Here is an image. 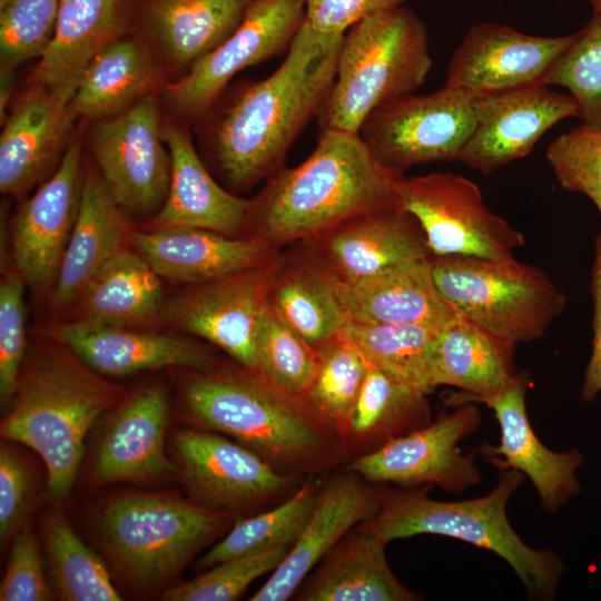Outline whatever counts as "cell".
I'll use <instances>...</instances> for the list:
<instances>
[{
	"instance_id": "816d5d0a",
	"label": "cell",
	"mask_w": 601,
	"mask_h": 601,
	"mask_svg": "<svg viewBox=\"0 0 601 601\" xmlns=\"http://www.w3.org/2000/svg\"><path fill=\"white\" fill-rule=\"evenodd\" d=\"M0 75H1L0 110H1V118H2L8 100H9V96L12 90V86H13V72L0 73Z\"/></svg>"
},
{
	"instance_id": "7a4b0ae2",
	"label": "cell",
	"mask_w": 601,
	"mask_h": 601,
	"mask_svg": "<svg viewBox=\"0 0 601 601\" xmlns=\"http://www.w3.org/2000/svg\"><path fill=\"white\" fill-rule=\"evenodd\" d=\"M402 177L358 132L322 129L313 152L267 178L250 200L248 235L276 249L308 240L354 216L397 206Z\"/></svg>"
},
{
	"instance_id": "60d3db41",
	"label": "cell",
	"mask_w": 601,
	"mask_h": 601,
	"mask_svg": "<svg viewBox=\"0 0 601 601\" xmlns=\"http://www.w3.org/2000/svg\"><path fill=\"white\" fill-rule=\"evenodd\" d=\"M316 365L315 347L267 305L256 337V373L286 395L303 401Z\"/></svg>"
},
{
	"instance_id": "f5cc1de1",
	"label": "cell",
	"mask_w": 601,
	"mask_h": 601,
	"mask_svg": "<svg viewBox=\"0 0 601 601\" xmlns=\"http://www.w3.org/2000/svg\"><path fill=\"white\" fill-rule=\"evenodd\" d=\"M589 1L593 8V12L601 11V0H589Z\"/></svg>"
},
{
	"instance_id": "7402d4cb",
	"label": "cell",
	"mask_w": 601,
	"mask_h": 601,
	"mask_svg": "<svg viewBox=\"0 0 601 601\" xmlns=\"http://www.w3.org/2000/svg\"><path fill=\"white\" fill-rule=\"evenodd\" d=\"M175 451L189 490L210 504L252 503L289 483V477L253 450L214 433L180 431L175 435Z\"/></svg>"
},
{
	"instance_id": "f6af8a7d",
	"label": "cell",
	"mask_w": 601,
	"mask_h": 601,
	"mask_svg": "<svg viewBox=\"0 0 601 601\" xmlns=\"http://www.w3.org/2000/svg\"><path fill=\"white\" fill-rule=\"evenodd\" d=\"M546 159L560 186L589 197L601 215V129L582 124L559 136Z\"/></svg>"
},
{
	"instance_id": "277c9868",
	"label": "cell",
	"mask_w": 601,
	"mask_h": 601,
	"mask_svg": "<svg viewBox=\"0 0 601 601\" xmlns=\"http://www.w3.org/2000/svg\"><path fill=\"white\" fill-rule=\"evenodd\" d=\"M524 476L514 469H504L490 493L465 501L432 500L425 491L391 494L365 521L363 531L385 544L416 534L462 540L508 562L530 599L553 600L564 570L563 562L551 550L529 546L515 532L506 513V506L523 484Z\"/></svg>"
},
{
	"instance_id": "cb8c5ba5",
	"label": "cell",
	"mask_w": 601,
	"mask_h": 601,
	"mask_svg": "<svg viewBox=\"0 0 601 601\" xmlns=\"http://www.w3.org/2000/svg\"><path fill=\"white\" fill-rule=\"evenodd\" d=\"M76 115L70 102L32 85L4 119L0 137V190H29L56 162Z\"/></svg>"
},
{
	"instance_id": "bcb514c9",
	"label": "cell",
	"mask_w": 601,
	"mask_h": 601,
	"mask_svg": "<svg viewBox=\"0 0 601 601\" xmlns=\"http://www.w3.org/2000/svg\"><path fill=\"white\" fill-rule=\"evenodd\" d=\"M24 280L14 269L0 283V395L13 397L26 349Z\"/></svg>"
},
{
	"instance_id": "2e32d148",
	"label": "cell",
	"mask_w": 601,
	"mask_h": 601,
	"mask_svg": "<svg viewBox=\"0 0 601 601\" xmlns=\"http://www.w3.org/2000/svg\"><path fill=\"white\" fill-rule=\"evenodd\" d=\"M302 244L343 284L432 257L418 221L400 205L354 216Z\"/></svg>"
},
{
	"instance_id": "d6986e66",
	"label": "cell",
	"mask_w": 601,
	"mask_h": 601,
	"mask_svg": "<svg viewBox=\"0 0 601 601\" xmlns=\"http://www.w3.org/2000/svg\"><path fill=\"white\" fill-rule=\"evenodd\" d=\"M528 373H515L501 391L472 402L493 410L501 432L497 446L484 444L480 452L502 470L523 473L534 485L541 505L555 513L580 492L575 471L583 459L577 449L559 453L539 440L528 416Z\"/></svg>"
},
{
	"instance_id": "7dc6e473",
	"label": "cell",
	"mask_w": 601,
	"mask_h": 601,
	"mask_svg": "<svg viewBox=\"0 0 601 601\" xmlns=\"http://www.w3.org/2000/svg\"><path fill=\"white\" fill-rule=\"evenodd\" d=\"M51 599L38 541L24 525L13 538L6 573L0 584L1 601H46Z\"/></svg>"
},
{
	"instance_id": "3957f363",
	"label": "cell",
	"mask_w": 601,
	"mask_h": 601,
	"mask_svg": "<svg viewBox=\"0 0 601 601\" xmlns=\"http://www.w3.org/2000/svg\"><path fill=\"white\" fill-rule=\"evenodd\" d=\"M116 396L111 384L75 354L50 355L21 371L0 433L42 459L51 495L63 500L76 481L88 431Z\"/></svg>"
},
{
	"instance_id": "e0dca14e",
	"label": "cell",
	"mask_w": 601,
	"mask_h": 601,
	"mask_svg": "<svg viewBox=\"0 0 601 601\" xmlns=\"http://www.w3.org/2000/svg\"><path fill=\"white\" fill-rule=\"evenodd\" d=\"M81 171L80 146L73 141L53 175L21 205L12 220L14 269L35 289L55 283L79 210Z\"/></svg>"
},
{
	"instance_id": "6da1fadb",
	"label": "cell",
	"mask_w": 601,
	"mask_h": 601,
	"mask_svg": "<svg viewBox=\"0 0 601 601\" xmlns=\"http://www.w3.org/2000/svg\"><path fill=\"white\" fill-rule=\"evenodd\" d=\"M342 40L303 23L278 68L240 86L214 114L206 142L230 187L249 189L282 168L294 141L325 105Z\"/></svg>"
},
{
	"instance_id": "681fc988",
	"label": "cell",
	"mask_w": 601,
	"mask_h": 601,
	"mask_svg": "<svg viewBox=\"0 0 601 601\" xmlns=\"http://www.w3.org/2000/svg\"><path fill=\"white\" fill-rule=\"evenodd\" d=\"M31 502L30 473L9 446L0 449V536L14 535L21 528Z\"/></svg>"
},
{
	"instance_id": "484cf974",
	"label": "cell",
	"mask_w": 601,
	"mask_h": 601,
	"mask_svg": "<svg viewBox=\"0 0 601 601\" xmlns=\"http://www.w3.org/2000/svg\"><path fill=\"white\" fill-rule=\"evenodd\" d=\"M168 398L158 386L132 394L112 415L97 451L93 474L102 483L140 481L175 470L165 453Z\"/></svg>"
},
{
	"instance_id": "d6a6232c",
	"label": "cell",
	"mask_w": 601,
	"mask_h": 601,
	"mask_svg": "<svg viewBox=\"0 0 601 601\" xmlns=\"http://www.w3.org/2000/svg\"><path fill=\"white\" fill-rule=\"evenodd\" d=\"M76 321L136 326L162 318V279L137 252L124 248L92 277L78 299Z\"/></svg>"
},
{
	"instance_id": "4dcf8cb0",
	"label": "cell",
	"mask_w": 601,
	"mask_h": 601,
	"mask_svg": "<svg viewBox=\"0 0 601 601\" xmlns=\"http://www.w3.org/2000/svg\"><path fill=\"white\" fill-rule=\"evenodd\" d=\"M268 305L313 347L336 337L349 323L333 277L304 247L300 254L279 255Z\"/></svg>"
},
{
	"instance_id": "ab89813d",
	"label": "cell",
	"mask_w": 601,
	"mask_h": 601,
	"mask_svg": "<svg viewBox=\"0 0 601 601\" xmlns=\"http://www.w3.org/2000/svg\"><path fill=\"white\" fill-rule=\"evenodd\" d=\"M318 492L306 484L279 506L238 522L203 558V566H213L231 558L282 545H293L314 511Z\"/></svg>"
},
{
	"instance_id": "d4e9b609",
	"label": "cell",
	"mask_w": 601,
	"mask_h": 601,
	"mask_svg": "<svg viewBox=\"0 0 601 601\" xmlns=\"http://www.w3.org/2000/svg\"><path fill=\"white\" fill-rule=\"evenodd\" d=\"M431 258L403 264L356 284L333 278L349 321L441 331L457 319L460 316L436 288Z\"/></svg>"
},
{
	"instance_id": "5b68a950",
	"label": "cell",
	"mask_w": 601,
	"mask_h": 601,
	"mask_svg": "<svg viewBox=\"0 0 601 601\" xmlns=\"http://www.w3.org/2000/svg\"><path fill=\"white\" fill-rule=\"evenodd\" d=\"M432 69L425 23L403 6L354 24L343 37L321 129L358 132L377 108L415 93Z\"/></svg>"
},
{
	"instance_id": "5bb4252c",
	"label": "cell",
	"mask_w": 601,
	"mask_h": 601,
	"mask_svg": "<svg viewBox=\"0 0 601 601\" xmlns=\"http://www.w3.org/2000/svg\"><path fill=\"white\" fill-rule=\"evenodd\" d=\"M278 257L265 266L194 285L166 302L162 319L210 342L256 373V337Z\"/></svg>"
},
{
	"instance_id": "ac0fdd59",
	"label": "cell",
	"mask_w": 601,
	"mask_h": 601,
	"mask_svg": "<svg viewBox=\"0 0 601 601\" xmlns=\"http://www.w3.org/2000/svg\"><path fill=\"white\" fill-rule=\"evenodd\" d=\"M578 117L570 95L532 86L475 99V124L459 161L485 175L528 156L559 121Z\"/></svg>"
},
{
	"instance_id": "f35d334b",
	"label": "cell",
	"mask_w": 601,
	"mask_h": 601,
	"mask_svg": "<svg viewBox=\"0 0 601 601\" xmlns=\"http://www.w3.org/2000/svg\"><path fill=\"white\" fill-rule=\"evenodd\" d=\"M43 539L61 600H121L101 559L79 539L60 512L46 518Z\"/></svg>"
},
{
	"instance_id": "d590c367",
	"label": "cell",
	"mask_w": 601,
	"mask_h": 601,
	"mask_svg": "<svg viewBox=\"0 0 601 601\" xmlns=\"http://www.w3.org/2000/svg\"><path fill=\"white\" fill-rule=\"evenodd\" d=\"M440 331L418 325L349 321L343 335L367 365L423 394L435 387L433 358Z\"/></svg>"
},
{
	"instance_id": "f546056e",
	"label": "cell",
	"mask_w": 601,
	"mask_h": 601,
	"mask_svg": "<svg viewBox=\"0 0 601 601\" xmlns=\"http://www.w3.org/2000/svg\"><path fill=\"white\" fill-rule=\"evenodd\" d=\"M124 31L120 0H60L55 35L33 83L70 102L89 62Z\"/></svg>"
},
{
	"instance_id": "ffe728a7",
	"label": "cell",
	"mask_w": 601,
	"mask_h": 601,
	"mask_svg": "<svg viewBox=\"0 0 601 601\" xmlns=\"http://www.w3.org/2000/svg\"><path fill=\"white\" fill-rule=\"evenodd\" d=\"M255 0H120L125 30L185 73L223 43Z\"/></svg>"
},
{
	"instance_id": "30bf717a",
	"label": "cell",
	"mask_w": 601,
	"mask_h": 601,
	"mask_svg": "<svg viewBox=\"0 0 601 601\" xmlns=\"http://www.w3.org/2000/svg\"><path fill=\"white\" fill-rule=\"evenodd\" d=\"M475 124V98L444 86L408 95L374 110L358 134L398 174L427 162L459 160Z\"/></svg>"
},
{
	"instance_id": "8992f818",
	"label": "cell",
	"mask_w": 601,
	"mask_h": 601,
	"mask_svg": "<svg viewBox=\"0 0 601 601\" xmlns=\"http://www.w3.org/2000/svg\"><path fill=\"white\" fill-rule=\"evenodd\" d=\"M184 400L196 423L233 436L267 461L308 463L325 445L324 423L303 401L247 368L195 374Z\"/></svg>"
},
{
	"instance_id": "db71d44e",
	"label": "cell",
	"mask_w": 601,
	"mask_h": 601,
	"mask_svg": "<svg viewBox=\"0 0 601 601\" xmlns=\"http://www.w3.org/2000/svg\"><path fill=\"white\" fill-rule=\"evenodd\" d=\"M11 0H0V7H4L8 2H10Z\"/></svg>"
},
{
	"instance_id": "74e56055",
	"label": "cell",
	"mask_w": 601,
	"mask_h": 601,
	"mask_svg": "<svg viewBox=\"0 0 601 601\" xmlns=\"http://www.w3.org/2000/svg\"><path fill=\"white\" fill-rule=\"evenodd\" d=\"M315 349L317 365L303 402L324 424L349 434L352 413L368 365L343 333Z\"/></svg>"
},
{
	"instance_id": "8fae6325",
	"label": "cell",
	"mask_w": 601,
	"mask_h": 601,
	"mask_svg": "<svg viewBox=\"0 0 601 601\" xmlns=\"http://www.w3.org/2000/svg\"><path fill=\"white\" fill-rule=\"evenodd\" d=\"M164 142L152 95L119 115L97 120L91 149L102 180L124 211L146 215L162 206L171 174Z\"/></svg>"
},
{
	"instance_id": "44dd1931",
	"label": "cell",
	"mask_w": 601,
	"mask_h": 601,
	"mask_svg": "<svg viewBox=\"0 0 601 601\" xmlns=\"http://www.w3.org/2000/svg\"><path fill=\"white\" fill-rule=\"evenodd\" d=\"M131 240L160 278L173 284L211 282L265 266L279 256L257 236L233 237L201 228H151L135 233Z\"/></svg>"
},
{
	"instance_id": "c3c4849f",
	"label": "cell",
	"mask_w": 601,
	"mask_h": 601,
	"mask_svg": "<svg viewBox=\"0 0 601 601\" xmlns=\"http://www.w3.org/2000/svg\"><path fill=\"white\" fill-rule=\"evenodd\" d=\"M405 0H305L304 24L324 37H344L357 22Z\"/></svg>"
},
{
	"instance_id": "52a82bcc",
	"label": "cell",
	"mask_w": 601,
	"mask_h": 601,
	"mask_svg": "<svg viewBox=\"0 0 601 601\" xmlns=\"http://www.w3.org/2000/svg\"><path fill=\"white\" fill-rule=\"evenodd\" d=\"M437 290L456 314L510 346L544 336L565 296L539 267L505 258L432 257Z\"/></svg>"
},
{
	"instance_id": "9c48e42d",
	"label": "cell",
	"mask_w": 601,
	"mask_h": 601,
	"mask_svg": "<svg viewBox=\"0 0 601 601\" xmlns=\"http://www.w3.org/2000/svg\"><path fill=\"white\" fill-rule=\"evenodd\" d=\"M398 205L418 221L432 257H512L524 235L484 204L480 188L457 174L402 177Z\"/></svg>"
},
{
	"instance_id": "e575fe53",
	"label": "cell",
	"mask_w": 601,
	"mask_h": 601,
	"mask_svg": "<svg viewBox=\"0 0 601 601\" xmlns=\"http://www.w3.org/2000/svg\"><path fill=\"white\" fill-rule=\"evenodd\" d=\"M385 543L363 531L334 546L303 591L307 601H414L385 556Z\"/></svg>"
},
{
	"instance_id": "603a6c76",
	"label": "cell",
	"mask_w": 601,
	"mask_h": 601,
	"mask_svg": "<svg viewBox=\"0 0 601 601\" xmlns=\"http://www.w3.org/2000/svg\"><path fill=\"white\" fill-rule=\"evenodd\" d=\"M161 136L170 154L171 174L152 228L189 227L233 237L248 235L250 200L237 197L215 181L181 126L161 125Z\"/></svg>"
},
{
	"instance_id": "f1b7e54d",
	"label": "cell",
	"mask_w": 601,
	"mask_h": 601,
	"mask_svg": "<svg viewBox=\"0 0 601 601\" xmlns=\"http://www.w3.org/2000/svg\"><path fill=\"white\" fill-rule=\"evenodd\" d=\"M129 227L124 210L100 174L83 177L78 215L51 289V305L63 309L76 303L99 269L125 248Z\"/></svg>"
},
{
	"instance_id": "1f68e13d",
	"label": "cell",
	"mask_w": 601,
	"mask_h": 601,
	"mask_svg": "<svg viewBox=\"0 0 601 601\" xmlns=\"http://www.w3.org/2000/svg\"><path fill=\"white\" fill-rule=\"evenodd\" d=\"M513 348L459 317L437 334L433 358L434 385L460 388L446 398L450 406L494 394L515 374Z\"/></svg>"
},
{
	"instance_id": "7bdbcfd3",
	"label": "cell",
	"mask_w": 601,
	"mask_h": 601,
	"mask_svg": "<svg viewBox=\"0 0 601 601\" xmlns=\"http://www.w3.org/2000/svg\"><path fill=\"white\" fill-rule=\"evenodd\" d=\"M60 0H11L0 13V73L41 58L56 30Z\"/></svg>"
},
{
	"instance_id": "9a60e30c",
	"label": "cell",
	"mask_w": 601,
	"mask_h": 601,
	"mask_svg": "<svg viewBox=\"0 0 601 601\" xmlns=\"http://www.w3.org/2000/svg\"><path fill=\"white\" fill-rule=\"evenodd\" d=\"M572 38L531 36L497 23L474 24L449 63L444 86L475 99L545 86Z\"/></svg>"
},
{
	"instance_id": "f907efd6",
	"label": "cell",
	"mask_w": 601,
	"mask_h": 601,
	"mask_svg": "<svg viewBox=\"0 0 601 601\" xmlns=\"http://www.w3.org/2000/svg\"><path fill=\"white\" fill-rule=\"evenodd\" d=\"M591 292L593 297L592 354L585 368L581 396L591 402L601 392V231L595 240Z\"/></svg>"
},
{
	"instance_id": "7c38bea8",
	"label": "cell",
	"mask_w": 601,
	"mask_h": 601,
	"mask_svg": "<svg viewBox=\"0 0 601 601\" xmlns=\"http://www.w3.org/2000/svg\"><path fill=\"white\" fill-rule=\"evenodd\" d=\"M455 407L435 422L357 457L352 470L372 482L435 484L451 493L479 484L481 471L474 454L464 453L459 443L477 431L482 415L472 402Z\"/></svg>"
},
{
	"instance_id": "ba28073f",
	"label": "cell",
	"mask_w": 601,
	"mask_h": 601,
	"mask_svg": "<svg viewBox=\"0 0 601 601\" xmlns=\"http://www.w3.org/2000/svg\"><path fill=\"white\" fill-rule=\"evenodd\" d=\"M223 524L221 514L167 494L132 493L110 501L100 518L102 543L141 585L165 583Z\"/></svg>"
},
{
	"instance_id": "836d02e7",
	"label": "cell",
	"mask_w": 601,
	"mask_h": 601,
	"mask_svg": "<svg viewBox=\"0 0 601 601\" xmlns=\"http://www.w3.org/2000/svg\"><path fill=\"white\" fill-rule=\"evenodd\" d=\"M148 46L137 36L120 37L89 62L70 106L76 116L100 120L119 115L152 95L158 72Z\"/></svg>"
},
{
	"instance_id": "b9f144b4",
	"label": "cell",
	"mask_w": 601,
	"mask_h": 601,
	"mask_svg": "<svg viewBox=\"0 0 601 601\" xmlns=\"http://www.w3.org/2000/svg\"><path fill=\"white\" fill-rule=\"evenodd\" d=\"M573 38L545 80L565 88L578 107L582 124L601 129V11Z\"/></svg>"
},
{
	"instance_id": "8d00e7d4",
	"label": "cell",
	"mask_w": 601,
	"mask_h": 601,
	"mask_svg": "<svg viewBox=\"0 0 601 601\" xmlns=\"http://www.w3.org/2000/svg\"><path fill=\"white\" fill-rule=\"evenodd\" d=\"M423 394L368 366L356 400L349 434L384 443L431 423Z\"/></svg>"
},
{
	"instance_id": "ee69618b",
	"label": "cell",
	"mask_w": 601,
	"mask_h": 601,
	"mask_svg": "<svg viewBox=\"0 0 601 601\" xmlns=\"http://www.w3.org/2000/svg\"><path fill=\"white\" fill-rule=\"evenodd\" d=\"M288 545L240 555L219 562L198 578L169 588L170 601H231L263 574L274 571L288 552Z\"/></svg>"
},
{
	"instance_id": "4316f807",
	"label": "cell",
	"mask_w": 601,
	"mask_h": 601,
	"mask_svg": "<svg viewBox=\"0 0 601 601\" xmlns=\"http://www.w3.org/2000/svg\"><path fill=\"white\" fill-rule=\"evenodd\" d=\"M59 339L93 372L125 376L168 366L206 370L209 358L193 342L126 326L71 321L57 328Z\"/></svg>"
},
{
	"instance_id": "4fadbf2b",
	"label": "cell",
	"mask_w": 601,
	"mask_h": 601,
	"mask_svg": "<svg viewBox=\"0 0 601 601\" xmlns=\"http://www.w3.org/2000/svg\"><path fill=\"white\" fill-rule=\"evenodd\" d=\"M305 0H255L238 28L166 88L175 109L204 116L239 71L287 51L304 23Z\"/></svg>"
},
{
	"instance_id": "83f0119b",
	"label": "cell",
	"mask_w": 601,
	"mask_h": 601,
	"mask_svg": "<svg viewBox=\"0 0 601 601\" xmlns=\"http://www.w3.org/2000/svg\"><path fill=\"white\" fill-rule=\"evenodd\" d=\"M382 500L352 476L332 481L318 492L314 511L303 532L250 601L288 599L313 566L356 523L370 520Z\"/></svg>"
}]
</instances>
